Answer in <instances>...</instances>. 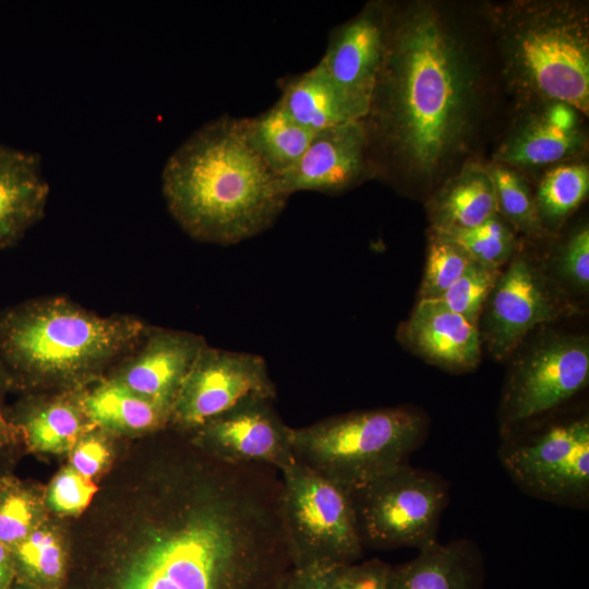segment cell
Instances as JSON below:
<instances>
[{"instance_id": "1f68e13d", "label": "cell", "mask_w": 589, "mask_h": 589, "mask_svg": "<svg viewBox=\"0 0 589 589\" xmlns=\"http://www.w3.org/2000/svg\"><path fill=\"white\" fill-rule=\"evenodd\" d=\"M36 514L33 495L7 483L0 491V542L13 550L36 529Z\"/></svg>"}, {"instance_id": "f35d334b", "label": "cell", "mask_w": 589, "mask_h": 589, "mask_svg": "<svg viewBox=\"0 0 589 589\" xmlns=\"http://www.w3.org/2000/svg\"><path fill=\"white\" fill-rule=\"evenodd\" d=\"M15 581L12 551L0 542V589H9Z\"/></svg>"}, {"instance_id": "6da1fadb", "label": "cell", "mask_w": 589, "mask_h": 589, "mask_svg": "<svg viewBox=\"0 0 589 589\" xmlns=\"http://www.w3.org/2000/svg\"><path fill=\"white\" fill-rule=\"evenodd\" d=\"M278 470L214 458L185 506L119 574L115 589H281L294 568Z\"/></svg>"}, {"instance_id": "4316f807", "label": "cell", "mask_w": 589, "mask_h": 589, "mask_svg": "<svg viewBox=\"0 0 589 589\" xmlns=\"http://www.w3.org/2000/svg\"><path fill=\"white\" fill-rule=\"evenodd\" d=\"M12 551L15 580L33 589L56 588L64 575V554L53 533L34 529Z\"/></svg>"}, {"instance_id": "44dd1931", "label": "cell", "mask_w": 589, "mask_h": 589, "mask_svg": "<svg viewBox=\"0 0 589 589\" xmlns=\"http://www.w3.org/2000/svg\"><path fill=\"white\" fill-rule=\"evenodd\" d=\"M278 83L281 94L277 103L294 121L313 132L366 117L333 81L321 60L310 70Z\"/></svg>"}, {"instance_id": "ab89813d", "label": "cell", "mask_w": 589, "mask_h": 589, "mask_svg": "<svg viewBox=\"0 0 589 589\" xmlns=\"http://www.w3.org/2000/svg\"><path fill=\"white\" fill-rule=\"evenodd\" d=\"M9 589H33V588L15 580Z\"/></svg>"}, {"instance_id": "f546056e", "label": "cell", "mask_w": 589, "mask_h": 589, "mask_svg": "<svg viewBox=\"0 0 589 589\" xmlns=\"http://www.w3.org/2000/svg\"><path fill=\"white\" fill-rule=\"evenodd\" d=\"M474 260L456 242L431 231L420 299H440Z\"/></svg>"}, {"instance_id": "9a60e30c", "label": "cell", "mask_w": 589, "mask_h": 589, "mask_svg": "<svg viewBox=\"0 0 589 589\" xmlns=\"http://www.w3.org/2000/svg\"><path fill=\"white\" fill-rule=\"evenodd\" d=\"M372 164L369 132L361 119L316 132L301 158L278 180L288 196L299 191L339 193L366 179Z\"/></svg>"}, {"instance_id": "74e56055", "label": "cell", "mask_w": 589, "mask_h": 589, "mask_svg": "<svg viewBox=\"0 0 589 589\" xmlns=\"http://www.w3.org/2000/svg\"><path fill=\"white\" fill-rule=\"evenodd\" d=\"M5 384H9V381L3 366L0 363V389L1 386ZM21 433V430L10 422L8 417L4 414L0 396V446L13 443Z\"/></svg>"}, {"instance_id": "83f0119b", "label": "cell", "mask_w": 589, "mask_h": 589, "mask_svg": "<svg viewBox=\"0 0 589 589\" xmlns=\"http://www.w3.org/2000/svg\"><path fill=\"white\" fill-rule=\"evenodd\" d=\"M486 169L494 184L498 214L529 236L544 232L534 195L521 173L494 161L488 165Z\"/></svg>"}, {"instance_id": "8fae6325", "label": "cell", "mask_w": 589, "mask_h": 589, "mask_svg": "<svg viewBox=\"0 0 589 589\" xmlns=\"http://www.w3.org/2000/svg\"><path fill=\"white\" fill-rule=\"evenodd\" d=\"M566 296L525 253L514 254L483 309L482 334L496 359L507 358L537 326L570 311Z\"/></svg>"}, {"instance_id": "d6a6232c", "label": "cell", "mask_w": 589, "mask_h": 589, "mask_svg": "<svg viewBox=\"0 0 589 589\" xmlns=\"http://www.w3.org/2000/svg\"><path fill=\"white\" fill-rule=\"evenodd\" d=\"M97 486L72 467L60 471L51 482L47 502L57 513L74 515L81 513L91 503Z\"/></svg>"}, {"instance_id": "ffe728a7", "label": "cell", "mask_w": 589, "mask_h": 589, "mask_svg": "<svg viewBox=\"0 0 589 589\" xmlns=\"http://www.w3.org/2000/svg\"><path fill=\"white\" fill-rule=\"evenodd\" d=\"M483 580V560L472 542L436 541L412 560L390 566L388 589H482Z\"/></svg>"}, {"instance_id": "d4e9b609", "label": "cell", "mask_w": 589, "mask_h": 589, "mask_svg": "<svg viewBox=\"0 0 589 589\" xmlns=\"http://www.w3.org/2000/svg\"><path fill=\"white\" fill-rule=\"evenodd\" d=\"M85 419L88 418L82 399L79 405L57 399L31 408L12 423L21 430L33 450L62 453L76 445L86 428Z\"/></svg>"}, {"instance_id": "e575fe53", "label": "cell", "mask_w": 589, "mask_h": 589, "mask_svg": "<svg viewBox=\"0 0 589 589\" xmlns=\"http://www.w3.org/2000/svg\"><path fill=\"white\" fill-rule=\"evenodd\" d=\"M390 565L369 560L344 565L338 570L337 589H388Z\"/></svg>"}, {"instance_id": "9c48e42d", "label": "cell", "mask_w": 589, "mask_h": 589, "mask_svg": "<svg viewBox=\"0 0 589 589\" xmlns=\"http://www.w3.org/2000/svg\"><path fill=\"white\" fill-rule=\"evenodd\" d=\"M500 459L526 493L566 506L589 500V421L554 424L525 440H509Z\"/></svg>"}, {"instance_id": "ba28073f", "label": "cell", "mask_w": 589, "mask_h": 589, "mask_svg": "<svg viewBox=\"0 0 589 589\" xmlns=\"http://www.w3.org/2000/svg\"><path fill=\"white\" fill-rule=\"evenodd\" d=\"M350 495L364 548L420 550L437 541L449 488L437 473L405 464Z\"/></svg>"}, {"instance_id": "d590c367", "label": "cell", "mask_w": 589, "mask_h": 589, "mask_svg": "<svg viewBox=\"0 0 589 589\" xmlns=\"http://www.w3.org/2000/svg\"><path fill=\"white\" fill-rule=\"evenodd\" d=\"M108 457L109 452L103 441L92 436L85 437L73 447L72 468L91 479L104 468Z\"/></svg>"}, {"instance_id": "8992f818", "label": "cell", "mask_w": 589, "mask_h": 589, "mask_svg": "<svg viewBox=\"0 0 589 589\" xmlns=\"http://www.w3.org/2000/svg\"><path fill=\"white\" fill-rule=\"evenodd\" d=\"M426 432L419 410L380 408L292 428L291 445L296 461L351 493L408 464Z\"/></svg>"}, {"instance_id": "2e32d148", "label": "cell", "mask_w": 589, "mask_h": 589, "mask_svg": "<svg viewBox=\"0 0 589 589\" xmlns=\"http://www.w3.org/2000/svg\"><path fill=\"white\" fill-rule=\"evenodd\" d=\"M397 339L409 351L448 371L471 370L481 358L479 326L440 299H419L399 325Z\"/></svg>"}, {"instance_id": "5b68a950", "label": "cell", "mask_w": 589, "mask_h": 589, "mask_svg": "<svg viewBox=\"0 0 589 589\" xmlns=\"http://www.w3.org/2000/svg\"><path fill=\"white\" fill-rule=\"evenodd\" d=\"M505 82L522 106L589 111V19L574 1H513L491 9Z\"/></svg>"}, {"instance_id": "30bf717a", "label": "cell", "mask_w": 589, "mask_h": 589, "mask_svg": "<svg viewBox=\"0 0 589 589\" xmlns=\"http://www.w3.org/2000/svg\"><path fill=\"white\" fill-rule=\"evenodd\" d=\"M589 380V342L585 336H555L529 350L514 365L501 406L507 438L522 423L576 395Z\"/></svg>"}, {"instance_id": "5bb4252c", "label": "cell", "mask_w": 589, "mask_h": 589, "mask_svg": "<svg viewBox=\"0 0 589 589\" xmlns=\"http://www.w3.org/2000/svg\"><path fill=\"white\" fill-rule=\"evenodd\" d=\"M390 4L371 1L329 35L321 61L345 95L369 113L385 56Z\"/></svg>"}, {"instance_id": "60d3db41", "label": "cell", "mask_w": 589, "mask_h": 589, "mask_svg": "<svg viewBox=\"0 0 589 589\" xmlns=\"http://www.w3.org/2000/svg\"><path fill=\"white\" fill-rule=\"evenodd\" d=\"M7 482L0 480V491L5 486Z\"/></svg>"}, {"instance_id": "4dcf8cb0", "label": "cell", "mask_w": 589, "mask_h": 589, "mask_svg": "<svg viewBox=\"0 0 589 589\" xmlns=\"http://www.w3.org/2000/svg\"><path fill=\"white\" fill-rule=\"evenodd\" d=\"M500 274L501 268L473 261L440 300L450 310L479 326L484 305Z\"/></svg>"}, {"instance_id": "603a6c76", "label": "cell", "mask_w": 589, "mask_h": 589, "mask_svg": "<svg viewBox=\"0 0 589 589\" xmlns=\"http://www.w3.org/2000/svg\"><path fill=\"white\" fill-rule=\"evenodd\" d=\"M85 413L93 424L107 430L134 433L163 428L171 418L172 406L135 394L110 378L82 397Z\"/></svg>"}, {"instance_id": "3957f363", "label": "cell", "mask_w": 589, "mask_h": 589, "mask_svg": "<svg viewBox=\"0 0 589 589\" xmlns=\"http://www.w3.org/2000/svg\"><path fill=\"white\" fill-rule=\"evenodd\" d=\"M167 207L192 238L230 245L269 228L289 196L245 140L241 118L215 119L191 134L161 175Z\"/></svg>"}, {"instance_id": "ac0fdd59", "label": "cell", "mask_w": 589, "mask_h": 589, "mask_svg": "<svg viewBox=\"0 0 589 589\" xmlns=\"http://www.w3.org/2000/svg\"><path fill=\"white\" fill-rule=\"evenodd\" d=\"M205 339L193 333L148 329L144 342L115 380L145 398L171 405Z\"/></svg>"}, {"instance_id": "277c9868", "label": "cell", "mask_w": 589, "mask_h": 589, "mask_svg": "<svg viewBox=\"0 0 589 589\" xmlns=\"http://www.w3.org/2000/svg\"><path fill=\"white\" fill-rule=\"evenodd\" d=\"M148 328L130 315H99L62 297L0 313V363L9 384L74 381L131 351Z\"/></svg>"}, {"instance_id": "836d02e7", "label": "cell", "mask_w": 589, "mask_h": 589, "mask_svg": "<svg viewBox=\"0 0 589 589\" xmlns=\"http://www.w3.org/2000/svg\"><path fill=\"white\" fill-rule=\"evenodd\" d=\"M558 275L573 287L587 291L589 287V229L582 225L563 244L556 261Z\"/></svg>"}, {"instance_id": "cb8c5ba5", "label": "cell", "mask_w": 589, "mask_h": 589, "mask_svg": "<svg viewBox=\"0 0 589 589\" xmlns=\"http://www.w3.org/2000/svg\"><path fill=\"white\" fill-rule=\"evenodd\" d=\"M247 142L279 177L304 154L316 132L294 121L276 101L252 118H241Z\"/></svg>"}, {"instance_id": "7a4b0ae2", "label": "cell", "mask_w": 589, "mask_h": 589, "mask_svg": "<svg viewBox=\"0 0 589 589\" xmlns=\"http://www.w3.org/2000/svg\"><path fill=\"white\" fill-rule=\"evenodd\" d=\"M476 68L434 3L390 4L382 68L364 121L370 151L410 178L431 179L462 148L477 104Z\"/></svg>"}, {"instance_id": "e0dca14e", "label": "cell", "mask_w": 589, "mask_h": 589, "mask_svg": "<svg viewBox=\"0 0 589 589\" xmlns=\"http://www.w3.org/2000/svg\"><path fill=\"white\" fill-rule=\"evenodd\" d=\"M579 111L561 101L532 106L494 154V163L514 169L570 159L585 145Z\"/></svg>"}, {"instance_id": "52a82bcc", "label": "cell", "mask_w": 589, "mask_h": 589, "mask_svg": "<svg viewBox=\"0 0 589 589\" xmlns=\"http://www.w3.org/2000/svg\"><path fill=\"white\" fill-rule=\"evenodd\" d=\"M279 472L294 567L359 562L364 546L350 493L299 461Z\"/></svg>"}, {"instance_id": "7402d4cb", "label": "cell", "mask_w": 589, "mask_h": 589, "mask_svg": "<svg viewBox=\"0 0 589 589\" xmlns=\"http://www.w3.org/2000/svg\"><path fill=\"white\" fill-rule=\"evenodd\" d=\"M498 214L494 184L483 166L468 161L429 205L433 229L470 228Z\"/></svg>"}, {"instance_id": "d6986e66", "label": "cell", "mask_w": 589, "mask_h": 589, "mask_svg": "<svg viewBox=\"0 0 589 589\" xmlns=\"http://www.w3.org/2000/svg\"><path fill=\"white\" fill-rule=\"evenodd\" d=\"M48 195L39 156L0 144V249L15 244L40 220Z\"/></svg>"}, {"instance_id": "4fadbf2b", "label": "cell", "mask_w": 589, "mask_h": 589, "mask_svg": "<svg viewBox=\"0 0 589 589\" xmlns=\"http://www.w3.org/2000/svg\"><path fill=\"white\" fill-rule=\"evenodd\" d=\"M254 397L236 405L195 429V443L208 455L237 465H262L281 471L296 461L292 428L273 406Z\"/></svg>"}, {"instance_id": "f1b7e54d", "label": "cell", "mask_w": 589, "mask_h": 589, "mask_svg": "<svg viewBox=\"0 0 589 589\" xmlns=\"http://www.w3.org/2000/svg\"><path fill=\"white\" fill-rule=\"evenodd\" d=\"M432 231L459 244L474 261L492 267L501 268L515 254V236L500 214L470 228H432Z\"/></svg>"}, {"instance_id": "7c38bea8", "label": "cell", "mask_w": 589, "mask_h": 589, "mask_svg": "<svg viewBox=\"0 0 589 589\" xmlns=\"http://www.w3.org/2000/svg\"><path fill=\"white\" fill-rule=\"evenodd\" d=\"M254 397L276 398V386L265 360L255 353L207 345L176 395L170 422L194 431L241 401Z\"/></svg>"}, {"instance_id": "484cf974", "label": "cell", "mask_w": 589, "mask_h": 589, "mask_svg": "<svg viewBox=\"0 0 589 589\" xmlns=\"http://www.w3.org/2000/svg\"><path fill=\"white\" fill-rule=\"evenodd\" d=\"M588 191L586 164H561L545 172L534 194L543 228L560 226L585 201Z\"/></svg>"}, {"instance_id": "8d00e7d4", "label": "cell", "mask_w": 589, "mask_h": 589, "mask_svg": "<svg viewBox=\"0 0 589 589\" xmlns=\"http://www.w3.org/2000/svg\"><path fill=\"white\" fill-rule=\"evenodd\" d=\"M340 567L330 565L294 567L281 589H337Z\"/></svg>"}]
</instances>
